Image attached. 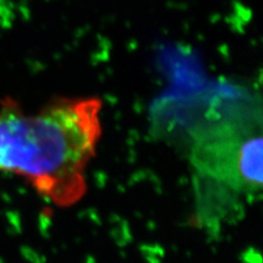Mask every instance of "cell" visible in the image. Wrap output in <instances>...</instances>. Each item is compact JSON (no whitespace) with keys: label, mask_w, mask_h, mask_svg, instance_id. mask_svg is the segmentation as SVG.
Here are the masks:
<instances>
[{"label":"cell","mask_w":263,"mask_h":263,"mask_svg":"<svg viewBox=\"0 0 263 263\" xmlns=\"http://www.w3.org/2000/svg\"><path fill=\"white\" fill-rule=\"evenodd\" d=\"M98 98L57 97L27 114L12 98L0 108V171L26 179L60 208L87 192L86 172L102 134Z\"/></svg>","instance_id":"1"},{"label":"cell","mask_w":263,"mask_h":263,"mask_svg":"<svg viewBox=\"0 0 263 263\" xmlns=\"http://www.w3.org/2000/svg\"><path fill=\"white\" fill-rule=\"evenodd\" d=\"M192 163L201 177L230 191L257 193L262 187L261 119L254 114L225 115L195 136Z\"/></svg>","instance_id":"2"}]
</instances>
